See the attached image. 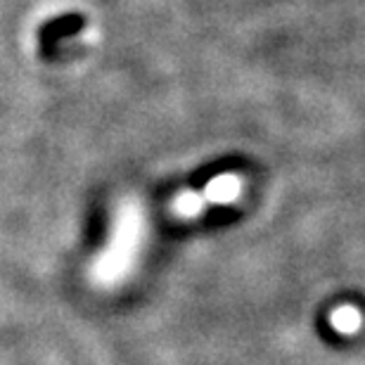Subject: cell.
Returning a JSON list of instances; mask_svg holds the SVG:
<instances>
[{
  "mask_svg": "<svg viewBox=\"0 0 365 365\" xmlns=\"http://www.w3.org/2000/svg\"><path fill=\"white\" fill-rule=\"evenodd\" d=\"M145 235H148V218L143 204L135 197H126L114 211L112 235L105 250L91 264L88 275L95 287H116L133 275L145 247Z\"/></svg>",
  "mask_w": 365,
  "mask_h": 365,
  "instance_id": "obj_1",
  "label": "cell"
},
{
  "mask_svg": "<svg viewBox=\"0 0 365 365\" xmlns=\"http://www.w3.org/2000/svg\"><path fill=\"white\" fill-rule=\"evenodd\" d=\"M242 192V180H240L235 173H221V176L211 178L207 182V187L202 190V197L207 204H232Z\"/></svg>",
  "mask_w": 365,
  "mask_h": 365,
  "instance_id": "obj_2",
  "label": "cell"
},
{
  "mask_svg": "<svg viewBox=\"0 0 365 365\" xmlns=\"http://www.w3.org/2000/svg\"><path fill=\"white\" fill-rule=\"evenodd\" d=\"M209 204L204 202L202 192H197V190H182V192L176 195V200H173L171 209L173 214L182 221H192V218H200L202 211L207 209Z\"/></svg>",
  "mask_w": 365,
  "mask_h": 365,
  "instance_id": "obj_3",
  "label": "cell"
},
{
  "mask_svg": "<svg viewBox=\"0 0 365 365\" xmlns=\"http://www.w3.org/2000/svg\"><path fill=\"white\" fill-rule=\"evenodd\" d=\"M330 323L339 334H356L363 327V313L356 309V306L344 304L332 311Z\"/></svg>",
  "mask_w": 365,
  "mask_h": 365,
  "instance_id": "obj_4",
  "label": "cell"
}]
</instances>
